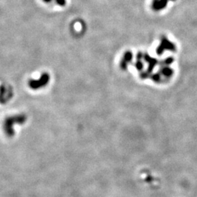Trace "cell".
I'll return each mask as SVG.
<instances>
[{
    "label": "cell",
    "instance_id": "6da1fadb",
    "mask_svg": "<svg viewBox=\"0 0 197 197\" xmlns=\"http://www.w3.org/2000/svg\"><path fill=\"white\" fill-rule=\"evenodd\" d=\"M26 120V117L23 115L12 116L7 118L5 123V130L8 136H12L14 134V131L12 127L16 123H23Z\"/></svg>",
    "mask_w": 197,
    "mask_h": 197
},
{
    "label": "cell",
    "instance_id": "7a4b0ae2",
    "mask_svg": "<svg viewBox=\"0 0 197 197\" xmlns=\"http://www.w3.org/2000/svg\"><path fill=\"white\" fill-rule=\"evenodd\" d=\"M49 80H50L49 74L47 73H44V74H42L41 78L39 80H30L29 83V85L32 89H38L46 85L48 83Z\"/></svg>",
    "mask_w": 197,
    "mask_h": 197
},
{
    "label": "cell",
    "instance_id": "3957f363",
    "mask_svg": "<svg viewBox=\"0 0 197 197\" xmlns=\"http://www.w3.org/2000/svg\"><path fill=\"white\" fill-rule=\"evenodd\" d=\"M132 58H133V55H132V53H131V51L127 50L126 52L124 54L123 57L122 58L121 61H120V67H121V69H126L128 64L131 61Z\"/></svg>",
    "mask_w": 197,
    "mask_h": 197
},
{
    "label": "cell",
    "instance_id": "277c9868",
    "mask_svg": "<svg viewBox=\"0 0 197 197\" xmlns=\"http://www.w3.org/2000/svg\"><path fill=\"white\" fill-rule=\"evenodd\" d=\"M135 66L139 71H141L143 69V63L141 61V60H137V61L135 64Z\"/></svg>",
    "mask_w": 197,
    "mask_h": 197
},
{
    "label": "cell",
    "instance_id": "5b68a950",
    "mask_svg": "<svg viewBox=\"0 0 197 197\" xmlns=\"http://www.w3.org/2000/svg\"><path fill=\"white\" fill-rule=\"evenodd\" d=\"M56 3H57L58 5L61 7L65 6V5H66V0H56Z\"/></svg>",
    "mask_w": 197,
    "mask_h": 197
},
{
    "label": "cell",
    "instance_id": "8992f818",
    "mask_svg": "<svg viewBox=\"0 0 197 197\" xmlns=\"http://www.w3.org/2000/svg\"><path fill=\"white\" fill-rule=\"evenodd\" d=\"M51 1H52V0H43L44 2H45V3H49V2H50Z\"/></svg>",
    "mask_w": 197,
    "mask_h": 197
}]
</instances>
